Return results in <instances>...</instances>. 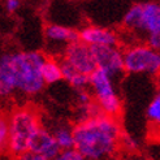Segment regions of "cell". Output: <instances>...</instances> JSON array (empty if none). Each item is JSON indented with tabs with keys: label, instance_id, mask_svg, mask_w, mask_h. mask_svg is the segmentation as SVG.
Wrapping results in <instances>:
<instances>
[{
	"label": "cell",
	"instance_id": "2",
	"mask_svg": "<svg viewBox=\"0 0 160 160\" xmlns=\"http://www.w3.org/2000/svg\"><path fill=\"white\" fill-rule=\"evenodd\" d=\"M46 56L35 51H21L0 56V79L14 91L37 95L43 87L42 65Z\"/></svg>",
	"mask_w": 160,
	"mask_h": 160
},
{
	"label": "cell",
	"instance_id": "16",
	"mask_svg": "<svg viewBox=\"0 0 160 160\" xmlns=\"http://www.w3.org/2000/svg\"><path fill=\"white\" fill-rule=\"evenodd\" d=\"M8 134H9L8 117L0 115V152L8 147Z\"/></svg>",
	"mask_w": 160,
	"mask_h": 160
},
{
	"label": "cell",
	"instance_id": "5",
	"mask_svg": "<svg viewBox=\"0 0 160 160\" xmlns=\"http://www.w3.org/2000/svg\"><path fill=\"white\" fill-rule=\"evenodd\" d=\"M122 22L132 30L147 34L160 33V5L155 2L134 4L125 13Z\"/></svg>",
	"mask_w": 160,
	"mask_h": 160
},
{
	"label": "cell",
	"instance_id": "19",
	"mask_svg": "<svg viewBox=\"0 0 160 160\" xmlns=\"http://www.w3.org/2000/svg\"><path fill=\"white\" fill-rule=\"evenodd\" d=\"M16 160H47V159L43 158V156H39L34 152H31V151H26V152L16 156Z\"/></svg>",
	"mask_w": 160,
	"mask_h": 160
},
{
	"label": "cell",
	"instance_id": "21",
	"mask_svg": "<svg viewBox=\"0 0 160 160\" xmlns=\"http://www.w3.org/2000/svg\"><path fill=\"white\" fill-rule=\"evenodd\" d=\"M11 94H13V91L0 79V98H7V97H9Z\"/></svg>",
	"mask_w": 160,
	"mask_h": 160
},
{
	"label": "cell",
	"instance_id": "4",
	"mask_svg": "<svg viewBox=\"0 0 160 160\" xmlns=\"http://www.w3.org/2000/svg\"><path fill=\"white\" fill-rule=\"evenodd\" d=\"M89 86L91 87L92 99L102 113L111 117L120 115L122 104L115 90L113 78H111L100 69H95L89 76Z\"/></svg>",
	"mask_w": 160,
	"mask_h": 160
},
{
	"label": "cell",
	"instance_id": "9",
	"mask_svg": "<svg viewBox=\"0 0 160 160\" xmlns=\"http://www.w3.org/2000/svg\"><path fill=\"white\" fill-rule=\"evenodd\" d=\"M29 151H31V152H34L39 156H43L47 160H52L60 152V148L53 138L52 132L41 125V128L38 129L33 141L30 143Z\"/></svg>",
	"mask_w": 160,
	"mask_h": 160
},
{
	"label": "cell",
	"instance_id": "12",
	"mask_svg": "<svg viewBox=\"0 0 160 160\" xmlns=\"http://www.w3.org/2000/svg\"><path fill=\"white\" fill-rule=\"evenodd\" d=\"M60 65H61L62 79L67 81L74 90H85L89 87V76L78 72L64 60L60 61Z\"/></svg>",
	"mask_w": 160,
	"mask_h": 160
},
{
	"label": "cell",
	"instance_id": "13",
	"mask_svg": "<svg viewBox=\"0 0 160 160\" xmlns=\"http://www.w3.org/2000/svg\"><path fill=\"white\" fill-rule=\"evenodd\" d=\"M42 78L46 85H52V83L61 81L62 74H61L60 61L46 58L43 65H42Z\"/></svg>",
	"mask_w": 160,
	"mask_h": 160
},
{
	"label": "cell",
	"instance_id": "15",
	"mask_svg": "<svg viewBox=\"0 0 160 160\" xmlns=\"http://www.w3.org/2000/svg\"><path fill=\"white\" fill-rule=\"evenodd\" d=\"M146 116L152 124L158 125L160 122V95L156 94L154 99L150 102L146 109Z\"/></svg>",
	"mask_w": 160,
	"mask_h": 160
},
{
	"label": "cell",
	"instance_id": "6",
	"mask_svg": "<svg viewBox=\"0 0 160 160\" xmlns=\"http://www.w3.org/2000/svg\"><path fill=\"white\" fill-rule=\"evenodd\" d=\"M124 70L129 73L156 74L160 70V53L147 44H137L122 52Z\"/></svg>",
	"mask_w": 160,
	"mask_h": 160
},
{
	"label": "cell",
	"instance_id": "10",
	"mask_svg": "<svg viewBox=\"0 0 160 160\" xmlns=\"http://www.w3.org/2000/svg\"><path fill=\"white\" fill-rule=\"evenodd\" d=\"M78 41L89 47L117 46V35L115 31L100 26H86L78 33Z\"/></svg>",
	"mask_w": 160,
	"mask_h": 160
},
{
	"label": "cell",
	"instance_id": "7",
	"mask_svg": "<svg viewBox=\"0 0 160 160\" xmlns=\"http://www.w3.org/2000/svg\"><path fill=\"white\" fill-rule=\"evenodd\" d=\"M91 51L97 64V69L104 72L111 78H115L121 72H124L122 51H120L117 46L91 47Z\"/></svg>",
	"mask_w": 160,
	"mask_h": 160
},
{
	"label": "cell",
	"instance_id": "8",
	"mask_svg": "<svg viewBox=\"0 0 160 160\" xmlns=\"http://www.w3.org/2000/svg\"><path fill=\"white\" fill-rule=\"evenodd\" d=\"M62 60L86 76H90L97 69L91 47L82 43L81 41H76L67 46Z\"/></svg>",
	"mask_w": 160,
	"mask_h": 160
},
{
	"label": "cell",
	"instance_id": "20",
	"mask_svg": "<svg viewBox=\"0 0 160 160\" xmlns=\"http://www.w3.org/2000/svg\"><path fill=\"white\" fill-rule=\"evenodd\" d=\"M21 7L20 0H5V9L9 13H14L16 11H18Z\"/></svg>",
	"mask_w": 160,
	"mask_h": 160
},
{
	"label": "cell",
	"instance_id": "18",
	"mask_svg": "<svg viewBox=\"0 0 160 160\" xmlns=\"http://www.w3.org/2000/svg\"><path fill=\"white\" fill-rule=\"evenodd\" d=\"M147 46L155 51L160 48V33H150L147 37Z\"/></svg>",
	"mask_w": 160,
	"mask_h": 160
},
{
	"label": "cell",
	"instance_id": "17",
	"mask_svg": "<svg viewBox=\"0 0 160 160\" xmlns=\"http://www.w3.org/2000/svg\"><path fill=\"white\" fill-rule=\"evenodd\" d=\"M52 160H86L76 148L69 150H61Z\"/></svg>",
	"mask_w": 160,
	"mask_h": 160
},
{
	"label": "cell",
	"instance_id": "11",
	"mask_svg": "<svg viewBox=\"0 0 160 160\" xmlns=\"http://www.w3.org/2000/svg\"><path fill=\"white\" fill-rule=\"evenodd\" d=\"M44 35L50 42L65 43L67 46L69 43L78 41V33L76 30L70 29L68 26L58 25V23H50V25H47L44 29Z\"/></svg>",
	"mask_w": 160,
	"mask_h": 160
},
{
	"label": "cell",
	"instance_id": "14",
	"mask_svg": "<svg viewBox=\"0 0 160 160\" xmlns=\"http://www.w3.org/2000/svg\"><path fill=\"white\" fill-rule=\"evenodd\" d=\"M52 132V135L58 143V146L61 150L74 148V137H73V128L68 125H59Z\"/></svg>",
	"mask_w": 160,
	"mask_h": 160
},
{
	"label": "cell",
	"instance_id": "3",
	"mask_svg": "<svg viewBox=\"0 0 160 160\" xmlns=\"http://www.w3.org/2000/svg\"><path fill=\"white\" fill-rule=\"evenodd\" d=\"M8 150L13 155H21L29 151L30 143L41 128L38 115L33 109L21 108L14 111L8 118Z\"/></svg>",
	"mask_w": 160,
	"mask_h": 160
},
{
	"label": "cell",
	"instance_id": "1",
	"mask_svg": "<svg viewBox=\"0 0 160 160\" xmlns=\"http://www.w3.org/2000/svg\"><path fill=\"white\" fill-rule=\"evenodd\" d=\"M121 134L116 117L99 113L74 125V148L86 160H107L118 148Z\"/></svg>",
	"mask_w": 160,
	"mask_h": 160
}]
</instances>
